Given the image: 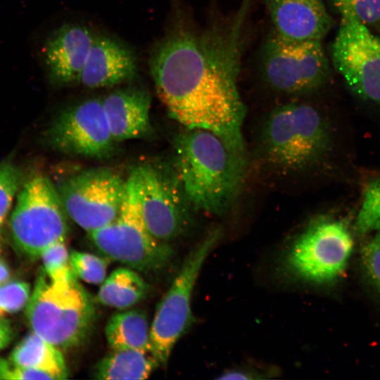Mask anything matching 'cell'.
<instances>
[{
    "mask_svg": "<svg viewBox=\"0 0 380 380\" xmlns=\"http://www.w3.org/2000/svg\"><path fill=\"white\" fill-rule=\"evenodd\" d=\"M10 360L21 367L49 372L58 380L68 378V368L60 350L33 331L16 346Z\"/></svg>",
    "mask_w": 380,
    "mask_h": 380,
    "instance_id": "19",
    "label": "cell"
},
{
    "mask_svg": "<svg viewBox=\"0 0 380 380\" xmlns=\"http://www.w3.org/2000/svg\"><path fill=\"white\" fill-rule=\"evenodd\" d=\"M112 350L137 349L151 352V327L147 317L139 310L113 315L105 329Z\"/></svg>",
    "mask_w": 380,
    "mask_h": 380,
    "instance_id": "18",
    "label": "cell"
},
{
    "mask_svg": "<svg viewBox=\"0 0 380 380\" xmlns=\"http://www.w3.org/2000/svg\"><path fill=\"white\" fill-rule=\"evenodd\" d=\"M378 232H380V229H379V230H378Z\"/></svg>",
    "mask_w": 380,
    "mask_h": 380,
    "instance_id": "33",
    "label": "cell"
},
{
    "mask_svg": "<svg viewBox=\"0 0 380 380\" xmlns=\"http://www.w3.org/2000/svg\"><path fill=\"white\" fill-rule=\"evenodd\" d=\"M65 241L48 247L40 256L47 277L53 281H66L75 277L70 262V254Z\"/></svg>",
    "mask_w": 380,
    "mask_h": 380,
    "instance_id": "23",
    "label": "cell"
},
{
    "mask_svg": "<svg viewBox=\"0 0 380 380\" xmlns=\"http://www.w3.org/2000/svg\"><path fill=\"white\" fill-rule=\"evenodd\" d=\"M1 242H0V253H1Z\"/></svg>",
    "mask_w": 380,
    "mask_h": 380,
    "instance_id": "32",
    "label": "cell"
},
{
    "mask_svg": "<svg viewBox=\"0 0 380 380\" xmlns=\"http://www.w3.org/2000/svg\"><path fill=\"white\" fill-rule=\"evenodd\" d=\"M96 34L87 27L65 23L46 44L44 59L51 82L65 87L80 84Z\"/></svg>",
    "mask_w": 380,
    "mask_h": 380,
    "instance_id": "14",
    "label": "cell"
},
{
    "mask_svg": "<svg viewBox=\"0 0 380 380\" xmlns=\"http://www.w3.org/2000/svg\"><path fill=\"white\" fill-rule=\"evenodd\" d=\"M157 362L150 351L137 349L113 350L97 365L99 379H145Z\"/></svg>",
    "mask_w": 380,
    "mask_h": 380,
    "instance_id": "20",
    "label": "cell"
},
{
    "mask_svg": "<svg viewBox=\"0 0 380 380\" xmlns=\"http://www.w3.org/2000/svg\"><path fill=\"white\" fill-rule=\"evenodd\" d=\"M20 173L10 163L0 165V227L11 206L20 183Z\"/></svg>",
    "mask_w": 380,
    "mask_h": 380,
    "instance_id": "27",
    "label": "cell"
},
{
    "mask_svg": "<svg viewBox=\"0 0 380 380\" xmlns=\"http://www.w3.org/2000/svg\"><path fill=\"white\" fill-rule=\"evenodd\" d=\"M353 239L340 220L320 217L310 222L288 249L284 266L293 276L315 284H327L345 271Z\"/></svg>",
    "mask_w": 380,
    "mask_h": 380,
    "instance_id": "6",
    "label": "cell"
},
{
    "mask_svg": "<svg viewBox=\"0 0 380 380\" xmlns=\"http://www.w3.org/2000/svg\"><path fill=\"white\" fill-rule=\"evenodd\" d=\"M77 279L53 281L42 270L26 305L33 332L59 350L80 345L94 323V302Z\"/></svg>",
    "mask_w": 380,
    "mask_h": 380,
    "instance_id": "4",
    "label": "cell"
},
{
    "mask_svg": "<svg viewBox=\"0 0 380 380\" xmlns=\"http://www.w3.org/2000/svg\"><path fill=\"white\" fill-rule=\"evenodd\" d=\"M274 27L282 37L296 41L322 39L332 26L322 0H263Z\"/></svg>",
    "mask_w": 380,
    "mask_h": 380,
    "instance_id": "15",
    "label": "cell"
},
{
    "mask_svg": "<svg viewBox=\"0 0 380 380\" xmlns=\"http://www.w3.org/2000/svg\"><path fill=\"white\" fill-rule=\"evenodd\" d=\"M11 272L8 265L0 260V286L6 284L10 278Z\"/></svg>",
    "mask_w": 380,
    "mask_h": 380,
    "instance_id": "31",
    "label": "cell"
},
{
    "mask_svg": "<svg viewBox=\"0 0 380 380\" xmlns=\"http://www.w3.org/2000/svg\"><path fill=\"white\" fill-rule=\"evenodd\" d=\"M139 203L150 234L167 243L184 232L191 222L189 206L173 169L151 164L137 167Z\"/></svg>",
    "mask_w": 380,
    "mask_h": 380,
    "instance_id": "12",
    "label": "cell"
},
{
    "mask_svg": "<svg viewBox=\"0 0 380 380\" xmlns=\"http://www.w3.org/2000/svg\"><path fill=\"white\" fill-rule=\"evenodd\" d=\"M89 235L96 248L107 258L137 270H160L172 258L171 247L156 239L144 221L137 167L127 178L125 196L116 217Z\"/></svg>",
    "mask_w": 380,
    "mask_h": 380,
    "instance_id": "5",
    "label": "cell"
},
{
    "mask_svg": "<svg viewBox=\"0 0 380 380\" xmlns=\"http://www.w3.org/2000/svg\"><path fill=\"white\" fill-rule=\"evenodd\" d=\"M137 72L130 48L113 37L96 35L80 84L91 89L112 87L133 79Z\"/></svg>",
    "mask_w": 380,
    "mask_h": 380,
    "instance_id": "16",
    "label": "cell"
},
{
    "mask_svg": "<svg viewBox=\"0 0 380 380\" xmlns=\"http://www.w3.org/2000/svg\"><path fill=\"white\" fill-rule=\"evenodd\" d=\"M243 10L233 20L200 30L177 25L155 45L149 69L158 96L173 120L187 129L215 133L246 157V108L237 85Z\"/></svg>",
    "mask_w": 380,
    "mask_h": 380,
    "instance_id": "1",
    "label": "cell"
},
{
    "mask_svg": "<svg viewBox=\"0 0 380 380\" xmlns=\"http://www.w3.org/2000/svg\"><path fill=\"white\" fill-rule=\"evenodd\" d=\"M109 128L116 143L139 139L151 131L150 94L141 88L117 89L102 99Z\"/></svg>",
    "mask_w": 380,
    "mask_h": 380,
    "instance_id": "17",
    "label": "cell"
},
{
    "mask_svg": "<svg viewBox=\"0 0 380 380\" xmlns=\"http://www.w3.org/2000/svg\"><path fill=\"white\" fill-rule=\"evenodd\" d=\"M53 148L65 154L92 158L110 156L114 141L102 99L92 98L62 111L49 130Z\"/></svg>",
    "mask_w": 380,
    "mask_h": 380,
    "instance_id": "13",
    "label": "cell"
},
{
    "mask_svg": "<svg viewBox=\"0 0 380 380\" xmlns=\"http://www.w3.org/2000/svg\"><path fill=\"white\" fill-rule=\"evenodd\" d=\"M331 48L334 68L359 98L380 105V37L349 13H341Z\"/></svg>",
    "mask_w": 380,
    "mask_h": 380,
    "instance_id": "11",
    "label": "cell"
},
{
    "mask_svg": "<svg viewBox=\"0 0 380 380\" xmlns=\"http://www.w3.org/2000/svg\"><path fill=\"white\" fill-rule=\"evenodd\" d=\"M56 189L67 216L89 234L116 217L127 179L110 169L93 168L66 178Z\"/></svg>",
    "mask_w": 380,
    "mask_h": 380,
    "instance_id": "10",
    "label": "cell"
},
{
    "mask_svg": "<svg viewBox=\"0 0 380 380\" xmlns=\"http://www.w3.org/2000/svg\"><path fill=\"white\" fill-rule=\"evenodd\" d=\"M12 337L13 329L9 322L0 317V350L11 342Z\"/></svg>",
    "mask_w": 380,
    "mask_h": 380,
    "instance_id": "30",
    "label": "cell"
},
{
    "mask_svg": "<svg viewBox=\"0 0 380 380\" xmlns=\"http://www.w3.org/2000/svg\"><path fill=\"white\" fill-rule=\"evenodd\" d=\"M361 257L368 277L380 291V232L364 246Z\"/></svg>",
    "mask_w": 380,
    "mask_h": 380,
    "instance_id": "28",
    "label": "cell"
},
{
    "mask_svg": "<svg viewBox=\"0 0 380 380\" xmlns=\"http://www.w3.org/2000/svg\"><path fill=\"white\" fill-rule=\"evenodd\" d=\"M30 297V286L25 282L11 281L0 286V317L20 310Z\"/></svg>",
    "mask_w": 380,
    "mask_h": 380,
    "instance_id": "26",
    "label": "cell"
},
{
    "mask_svg": "<svg viewBox=\"0 0 380 380\" xmlns=\"http://www.w3.org/2000/svg\"><path fill=\"white\" fill-rule=\"evenodd\" d=\"M67 215L56 187L37 175L23 186L10 220L16 246L31 257H40L52 244L65 241Z\"/></svg>",
    "mask_w": 380,
    "mask_h": 380,
    "instance_id": "7",
    "label": "cell"
},
{
    "mask_svg": "<svg viewBox=\"0 0 380 380\" xmlns=\"http://www.w3.org/2000/svg\"><path fill=\"white\" fill-rule=\"evenodd\" d=\"M341 13H349L368 27L380 25V0H331Z\"/></svg>",
    "mask_w": 380,
    "mask_h": 380,
    "instance_id": "25",
    "label": "cell"
},
{
    "mask_svg": "<svg viewBox=\"0 0 380 380\" xmlns=\"http://www.w3.org/2000/svg\"><path fill=\"white\" fill-rule=\"evenodd\" d=\"M0 379L58 380L45 371L19 366L12 361L0 359Z\"/></svg>",
    "mask_w": 380,
    "mask_h": 380,
    "instance_id": "29",
    "label": "cell"
},
{
    "mask_svg": "<svg viewBox=\"0 0 380 380\" xmlns=\"http://www.w3.org/2000/svg\"><path fill=\"white\" fill-rule=\"evenodd\" d=\"M263 78L274 91L301 95L320 87L329 75L322 41L291 40L273 32L262 48Z\"/></svg>",
    "mask_w": 380,
    "mask_h": 380,
    "instance_id": "9",
    "label": "cell"
},
{
    "mask_svg": "<svg viewBox=\"0 0 380 380\" xmlns=\"http://www.w3.org/2000/svg\"><path fill=\"white\" fill-rule=\"evenodd\" d=\"M148 286L143 278L129 268H119L106 278L99 289V303L118 309H126L146 295Z\"/></svg>",
    "mask_w": 380,
    "mask_h": 380,
    "instance_id": "21",
    "label": "cell"
},
{
    "mask_svg": "<svg viewBox=\"0 0 380 380\" xmlns=\"http://www.w3.org/2000/svg\"><path fill=\"white\" fill-rule=\"evenodd\" d=\"M70 262L75 276L85 282L100 284L106 278L107 262L101 257L73 251L70 253Z\"/></svg>",
    "mask_w": 380,
    "mask_h": 380,
    "instance_id": "24",
    "label": "cell"
},
{
    "mask_svg": "<svg viewBox=\"0 0 380 380\" xmlns=\"http://www.w3.org/2000/svg\"><path fill=\"white\" fill-rule=\"evenodd\" d=\"M220 234L217 230L210 232L190 251L157 308L151 326V353L158 365L167 362L175 343L191 323L192 293Z\"/></svg>",
    "mask_w": 380,
    "mask_h": 380,
    "instance_id": "8",
    "label": "cell"
},
{
    "mask_svg": "<svg viewBox=\"0 0 380 380\" xmlns=\"http://www.w3.org/2000/svg\"><path fill=\"white\" fill-rule=\"evenodd\" d=\"M360 234L380 229V177L366 186L355 222Z\"/></svg>",
    "mask_w": 380,
    "mask_h": 380,
    "instance_id": "22",
    "label": "cell"
},
{
    "mask_svg": "<svg viewBox=\"0 0 380 380\" xmlns=\"http://www.w3.org/2000/svg\"><path fill=\"white\" fill-rule=\"evenodd\" d=\"M265 159L284 173L305 170L328 153L331 138L328 123L314 106L301 102L275 108L261 133Z\"/></svg>",
    "mask_w": 380,
    "mask_h": 380,
    "instance_id": "3",
    "label": "cell"
},
{
    "mask_svg": "<svg viewBox=\"0 0 380 380\" xmlns=\"http://www.w3.org/2000/svg\"><path fill=\"white\" fill-rule=\"evenodd\" d=\"M246 157L215 133L187 129L175 143L173 170L192 209L221 215L233 205L241 187Z\"/></svg>",
    "mask_w": 380,
    "mask_h": 380,
    "instance_id": "2",
    "label": "cell"
}]
</instances>
